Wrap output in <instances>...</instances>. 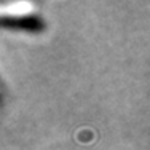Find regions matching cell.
Returning <instances> with one entry per match:
<instances>
[{"label": "cell", "instance_id": "obj_1", "mask_svg": "<svg viewBox=\"0 0 150 150\" xmlns=\"http://www.w3.org/2000/svg\"><path fill=\"white\" fill-rule=\"evenodd\" d=\"M3 29H13L29 34H40L45 30V21L37 15H23V16H3Z\"/></svg>", "mask_w": 150, "mask_h": 150}]
</instances>
